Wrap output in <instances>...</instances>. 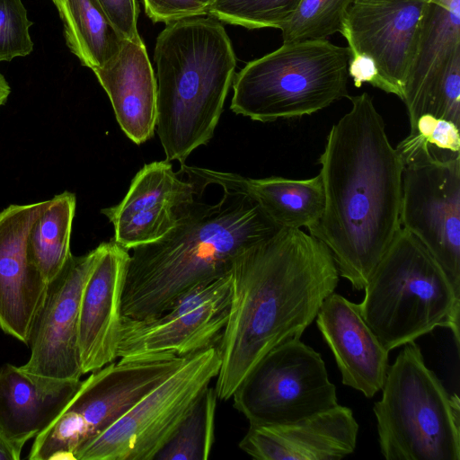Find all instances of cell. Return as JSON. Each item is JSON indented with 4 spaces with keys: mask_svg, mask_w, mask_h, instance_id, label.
Returning <instances> with one entry per match:
<instances>
[{
    "mask_svg": "<svg viewBox=\"0 0 460 460\" xmlns=\"http://www.w3.org/2000/svg\"><path fill=\"white\" fill-rule=\"evenodd\" d=\"M49 203L10 205L0 212V328L25 344L49 288L30 258L28 236Z\"/></svg>",
    "mask_w": 460,
    "mask_h": 460,
    "instance_id": "15",
    "label": "cell"
},
{
    "mask_svg": "<svg viewBox=\"0 0 460 460\" xmlns=\"http://www.w3.org/2000/svg\"><path fill=\"white\" fill-rule=\"evenodd\" d=\"M223 190L216 204L188 203L164 236L131 249L123 317L162 314L194 288L228 274L238 254L280 229L251 197Z\"/></svg>",
    "mask_w": 460,
    "mask_h": 460,
    "instance_id": "3",
    "label": "cell"
},
{
    "mask_svg": "<svg viewBox=\"0 0 460 460\" xmlns=\"http://www.w3.org/2000/svg\"><path fill=\"white\" fill-rule=\"evenodd\" d=\"M31 25L22 0H0V62L32 52Z\"/></svg>",
    "mask_w": 460,
    "mask_h": 460,
    "instance_id": "29",
    "label": "cell"
},
{
    "mask_svg": "<svg viewBox=\"0 0 460 460\" xmlns=\"http://www.w3.org/2000/svg\"><path fill=\"white\" fill-rule=\"evenodd\" d=\"M227 322L217 345L215 390L221 401L234 393L271 349L300 338L339 272L328 248L301 229L280 228L238 254L232 264Z\"/></svg>",
    "mask_w": 460,
    "mask_h": 460,
    "instance_id": "1",
    "label": "cell"
},
{
    "mask_svg": "<svg viewBox=\"0 0 460 460\" xmlns=\"http://www.w3.org/2000/svg\"><path fill=\"white\" fill-rule=\"evenodd\" d=\"M21 454L0 432V460H19Z\"/></svg>",
    "mask_w": 460,
    "mask_h": 460,
    "instance_id": "35",
    "label": "cell"
},
{
    "mask_svg": "<svg viewBox=\"0 0 460 460\" xmlns=\"http://www.w3.org/2000/svg\"><path fill=\"white\" fill-rule=\"evenodd\" d=\"M146 15L155 22L165 24L193 16L208 14L199 0H143Z\"/></svg>",
    "mask_w": 460,
    "mask_h": 460,
    "instance_id": "32",
    "label": "cell"
},
{
    "mask_svg": "<svg viewBox=\"0 0 460 460\" xmlns=\"http://www.w3.org/2000/svg\"><path fill=\"white\" fill-rule=\"evenodd\" d=\"M11 93V88L4 76L0 72V106H2L7 100Z\"/></svg>",
    "mask_w": 460,
    "mask_h": 460,
    "instance_id": "36",
    "label": "cell"
},
{
    "mask_svg": "<svg viewBox=\"0 0 460 460\" xmlns=\"http://www.w3.org/2000/svg\"><path fill=\"white\" fill-rule=\"evenodd\" d=\"M358 424L337 406L285 424L249 425L239 448L259 460H339L356 448Z\"/></svg>",
    "mask_w": 460,
    "mask_h": 460,
    "instance_id": "18",
    "label": "cell"
},
{
    "mask_svg": "<svg viewBox=\"0 0 460 460\" xmlns=\"http://www.w3.org/2000/svg\"><path fill=\"white\" fill-rule=\"evenodd\" d=\"M180 172H184L202 188L217 184L223 190L248 195L280 228L309 229L323 212L324 193L320 174L305 180L280 176L252 179L184 164Z\"/></svg>",
    "mask_w": 460,
    "mask_h": 460,
    "instance_id": "21",
    "label": "cell"
},
{
    "mask_svg": "<svg viewBox=\"0 0 460 460\" xmlns=\"http://www.w3.org/2000/svg\"><path fill=\"white\" fill-rule=\"evenodd\" d=\"M113 29L124 39H141L137 31L138 5L137 0H98Z\"/></svg>",
    "mask_w": 460,
    "mask_h": 460,
    "instance_id": "33",
    "label": "cell"
},
{
    "mask_svg": "<svg viewBox=\"0 0 460 460\" xmlns=\"http://www.w3.org/2000/svg\"><path fill=\"white\" fill-rule=\"evenodd\" d=\"M460 57V0L429 3L416 56L409 70L402 101L411 131L428 110L454 60Z\"/></svg>",
    "mask_w": 460,
    "mask_h": 460,
    "instance_id": "23",
    "label": "cell"
},
{
    "mask_svg": "<svg viewBox=\"0 0 460 460\" xmlns=\"http://www.w3.org/2000/svg\"><path fill=\"white\" fill-rule=\"evenodd\" d=\"M231 274L201 285L150 318L123 317L118 358L188 357L217 346L227 322Z\"/></svg>",
    "mask_w": 460,
    "mask_h": 460,
    "instance_id": "12",
    "label": "cell"
},
{
    "mask_svg": "<svg viewBox=\"0 0 460 460\" xmlns=\"http://www.w3.org/2000/svg\"><path fill=\"white\" fill-rule=\"evenodd\" d=\"M203 188L183 180L167 160L145 164L124 199L101 210L114 226L113 240L127 250L155 242L177 224L180 210Z\"/></svg>",
    "mask_w": 460,
    "mask_h": 460,
    "instance_id": "16",
    "label": "cell"
},
{
    "mask_svg": "<svg viewBox=\"0 0 460 460\" xmlns=\"http://www.w3.org/2000/svg\"><path fill=\"white\" fill-rule=\"evenodd\" d=\"M427 113L460 127V57L448 68Z\"/></svg>",
    "mask_w": 460,
    "mask_h": 460,
    "instance_id": "31",
    "label": "cell"
},
{
    "mask_svg": "<svg viewBox=\"0 0 460 460\" xmlns=\"http://www.w3.org/2000/svg\"><path fill=\"white\" fill-rule=\"evenodd\" d=\"M69 50L93 70L109 61L124 39L113 29L98 0H52Z\"/></svg>",
    "mask_w": 460,
    "mask_h": 460,
    "instance_id": "24",
    "label": "cell"
},
{
    "mask_svg": "<svg viewBox=\"0 0 460 460\" xmlns=\"http://www.w3.org/2000/svg\"><path fill=\"white\" fill-rule=\"evenodd\" d=\"M359 311L387 350L437 327L449 329L459 350L460 296L413 234L401 227L370 275Z\"/></svg>",
    "mask_w": 460,
    "mask_h": 460,
    "instance_id": "5",
    "label": "cell"
},
{
    "mask_svg": "<svg viewBox=\"0 0 460 460\" xmlns=\"http://www.w3.org/2000/svg\"><path fill=\"white\" fill-rule=\"evenodd\" d=\"M373 411L387 460H459L460 403L429 369L411 341L388 367Z\"/></svg>",
    "mask_w": 460,
    "mask_h": 460,
    "instance_id": "7",
    "label": "cell"
},
{
    "mask_svg": "<svg viewBox=\"0 0 460 460\" xmlns=\"http://www.w3.org/2000/svg\"><path fill=\"white\" fill-rule=\"evenodd\" d=\"M75 207L74 193L65 191L56 195L30 230V258L49 284L72 254L70 238Z\"/></svg>",
    "mask_w": 460,
    "mask_h": 460,
    "instance_id": "25",
    "label": "cell"
},
{
    "mask_svg": "<svg viewBox=\"0 0 460 460\" xmlns=\"http://www.w3.org/2000/svg\"><path fill=\"white\" fill-rule=\"evenodd\" d=\"M156 132L165 158L184 164L212 138L234 77L236 58L211 15L169 22L156 38Z\"/></svg>",
    "mask_w": 460,
    "mask_h": 460,
    "instance_id": "4",
    "label": "cell"
},
{
    "mask_svg": "<svg viewBox=\"0 0 460 460\" xmlns=\"http://www.w3.org/2000/svg\"><path fill=\"white\" fill-rule=\"evenodd\" d=\"M349 76L352 77L354 85L361 87L363 83H368L387 93L397 95L402 100V92L394 84L383 77L375 61L364 54H351L348 65Z\"/></svg>",
    "mask_w": 460,
    "mask_h": 460,
    "instance_id": "34",
    "label": "cell"
},
{
    "mask_svg": "<svg viewBox=\"0 0 460 460\" xmlns=\"http://www.w3.org/2000/svg\"><path fill=\"white\" fill-rule=\"evenodd\" d=\"M129 251L113 239L104 243L82 293L78 347L83 375L118 358L121 299Z\"/></svg>",
    "mask_w": 460,
    "mask_h": 460,
    "instance_id": "17",
    "label": "cell"
},
{
    "mask_svg": "<svg viewBox=\"0 0 460 460\" xmlns=\"http://www.w3.org/2000/svg\"><path fill=\"white\" fill-rule=\"evenodd\" d=\"M428 3L443 4L449 0H426Z\"/></svg>",
    "mask_w": 460,
    "mask_h": 460,
    "instance_id": "37",
    "label": "cell"
},
{
    "mask_svg": "<svg viewBox=\"0 0 460 460\" xmlns=\"http://www.w3.org/2000/svg\"><path fill=\"white\" fill-rule=\"evenodd\" d=\"M217 400L215 387L205 388L154 460H207L215 439Z\"/></svg>",
    "mask_w": 460,
    "mask_h": 460,
    "instance_id": "26",
    "label": "cell"
},
{
    "mask_svg": "<svg viewBox=\"0 0 460 460\" xmlns=\"http://www.w3.org/2000/svg\"><path fill=\"white\" fill-rule=\"evenodd\" d=\"M81 380L66 381L31 375L12 364L0 367V432L22 452L59 414Z\"/></svg>",
    "mask_w": 460,
    "mask_h": 460,
    "instance_id": "22",
    "label": "cell"
},
{
    "mask_svg": "<svg viewBox=\"0 0 460 460\" xmlns=\"http://www.w3.org/2000/svg\"><path fill=\"white\" fill-rule=\"evenodd\" d=\"M356 0H301L280 29L283 42L325 40L341 30L348 8Z\"/></svg>",
    "mask_w": 460,
    "mask_h": 460,
    "instance_id": "28",
    "label": "cell"
},
{
    "mask_svg": "<svg viewBox=\"0 0 460 460\" xmlns=\"http://www.w3.org/2000/svg\"><path fill=\"white\" fill-rule=\"evenodd\" d=\"M301 0H213L208 14L221 22L248 29H281Z\"/></svg>",
    "mask_w": 460,
    "mask_h": 460,
    "instance_id": "27",
    "label": "cell"
},
{
    "mask_svg": "<svg viewBox=\"0 0 460 460\" xmlns=\"http://www.w3.org/2000/svg\"><path fill=\"white\" fill-rule=\"evenodd\" d=\"M173 355L119 358L92 372L54 420L34 438L31 460H75L97 437L184 361Z\"/></svg>",
    "mask_w": 460,
    "mask_h": 460,
    "instance_id": "8",
    "label": "cell"
},
{
    "mask_svg": "<svg viewBox=\"0 0 460 460\" xmlns=\"http://www.w3.org/2000/svg\"><path fill=\"white\" fill-rule=\"evenodd\" d=\"M202 4H204L207 7L211 4L213 0H199Z\"/></svg>",
    "mask_w": 460,
    "mask_h": 460,
    "instance_id": "38",
    "label": "cell"
},
{
    "mask_svg": "<svg viewBox=\"0 0 460 460\" xmlns=\"http://www.w3.org/2000/svg\"><path fill=\"white\" fill-rule=\"evenodd\" d=\"M104 247L71 254L49 284L47 296L33 326L31 356L21 366L26 372L46 378L79 381L83 376L79 347V309L84 285Z\"/></svg>",
    "mask_w": 460,
    "mask_h": 460,
    "instance_id": "13",
    "label": "cell"
},
{
    "mask_svg": "<svg viewBox=\"0 0 460 460\" xmlns=\"http://www.w3.org/2000/svg\"><path fill=\"white\" fill-rule=\"evenodd\" d=\"M232 399L249 425L291 423L339 404L323 359L300 338L266 354Z\"/></svg>",
    "mask_w": 460,
    "mask_h": 460,
    "instance_id": "11",
    "label": "cell"
},
{
    "mask_svg": "<svg viewBox=\"0 0 460 460\" xmlns=\"http://www.w3.org/2000/svg\"><path fill=\"white\" fill-rule=\"evenodd\" d=\"M428 4L426 0H356L339 31L351 54L371 58L380 75L402 94Z\"/></svg>",
    "mask_w": 460,
    "mask_h": 460,
    "instance_id": "14",
    "label": "cell"
},
{
    "mask_svg": "<svg viewBox=\"0 0 460 460\" xmlns=\"http://www.w3.org/2000/svg\"><path fill=\"white\" fill-rule=\"evenodd\" d=\"M400 225L427 248L460 296V154L405 137Z\"/></svg>",
    "mask_w": 460,
    "mask_h": 460,
    "instance_id": "9",
    "label": "cell"
},
{
    "mask_svg": "<svg viewBox=\"0 0 460 460\" xmlns=\"http://www.w3.org/2000/svg\"><path fill=\"white\" fill-rule=\"evenodd\" d=\"M315 318L333 353L342 384L372 398L383 387L389 350L362 317L358 304L332 292Z\"/></svg>",
    "mask_w": 460,
    "mask_h": 460,
    "instance_id": "19",
    "label": "cell"
},
{
    "mask_svg": "<svg viewBox=\"0 0 460 460\" xmlns=\"http://www.w3.org/2000/svg\"><path fill=\"white\" fill-rule=\"evenodd\" d=\"M350 56L326 39L283 42L234 75L230 109L261 122L317 112L349 97Z\"/></svg>",
    "mask_w": 460,
    "mask_h": 460,
    "instance_id": "6",
    "label": "cell"
},
{
    "mask_svg": "<svg viewBox=\"0 0 460 460\" xmlns=\"http://www.w3.org/2000/svg\"><path fill=\"white\" fill-rule=\"evenodd\" d=\"M409 135L431 148L460 154L459 127L448 119L424 113L419 117Z\"/></svg>",
    "mask_w": 460,
    "mask_h": 460,
    "instance_id": "30",
    "label": "cell"
},
{
    "mask_svg": "<svg viewBox=\"0 0 460 460\" xmlns=\"http://www.w3.org/2000/svg\"><path fill=\"white\" fill-rule=\"evenodd\" d=\"M93 72L126 136L137 145L149 140L156 128L157 84L142 39L124 40L119 50Z\"/></svg>",
    "mask_w": 460,
    "mask_h": 460,
    "instance_id": "20",
    "label": "cell"
},
{
    "mask_svg": "<svg viewBox=\"0 0 460 460\" xmlns=\"http://www.w3.org/2000/svg\"><path fill=\"white\" fill-rule=\"evenodd\" d=\"M217 346L191 354L102 433L83 445L75 460H154L220 368Z\"/></svg>",
    "mask_w": 460,
    "mask_h": 460,
    "instance_id": "10",
    "label": "cell"
},
{
    "mask_svg": "<svg viewBox=\"0 0 460 460\" xmlns=\"http://www.w3.org/2000/svg\"><path fill=\"white\" fill-rule=\"evenodd\" d=\"M348 98L351 108L332 125L319 158L324 208L308 231L339 275L363 290L401 228L403 163L372 97Z\"/></svg>",
    "mask_w": 460,
    "mask_h": 460,
    "instance_id": "2",
    "label": "cell"
}]
</instances>
